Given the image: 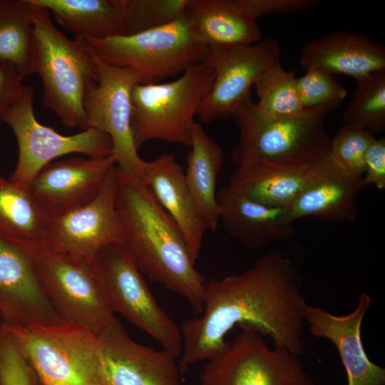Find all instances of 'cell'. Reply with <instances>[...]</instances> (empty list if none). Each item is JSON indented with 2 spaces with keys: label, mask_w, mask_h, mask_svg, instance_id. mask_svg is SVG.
Returning <instances> with one entry per match:
<instances>
[{
  "label": "cell",
  "mask_w": 385,
  "mask_h": 385,
  "mask_svg": "<svg viewBox=\"0 0 385 385\" xmlns=\"http://www.w3.org/2000/svg\"><path fill=\"white\" fill-rule=\"evenodd\" d=\"M31 1V0H30ZM33 73L43 83L42 105L67 128L86 127L84 97L96 68L84 41L71 40L53 24L49 11L34 4Z\"/></svg>",
  "instance_id": "3"
},
{
  "label": "cell",
  "mask_w": 385,
  "mask_h": 385,
  "mask_svg": "<svg viewBox=\"0 0 385 385\" xmlns=\"http://www.w3.org/2000/svg\"><path fill=\"white\" fill-rule=\"evenodd\" d=\"M366 186L363 176L345 170L328 153L316 160L308 182L289 209L295 220L312 217L326 222L354 221L358 197Z\"/></svg>",
  "instance_id": "18"
},
{
  "label": "cell",
  "mask_w": 385,
  "mask_h": 385,
  "mask_svg": "<svg viewBox=\"0 0 385 385\" xmlns=\"http://www.w3.org/2000/svg\"><path fill=\"white\" fill-rule=\"evenodd\" d=\"M96 335L102 385H180L176 356L135 342L116 317Z\"/></svg>",
  "instance_id": "15"
},
{
  "label": "cell",
  "mask_w": 385,
  "mask_h": 385,
  "mask_svg": "<svg viewBox=\"0 0 385 385\" xmlns=\"http://www.w3.org/2000/svg\"><path fill=\"white\" fill-rule=\"evenodd\" d=\"M34 88L24 86L16 101L0 116L13 130L18 144V160L11 180L29 188L41 168L56 158L71 153L95 158L112 155V140L101 130L88 128L64 135L41 124L34 115Z\"/></svg>",
  "instance_id": "8"
},
{
  "label": "cell",
  "mask_w": 385,
  "mask_h": 385,
  "mask_svg": "<svg viewBox=\"0 0 385 385\" xmlns=\"http://www.w3.org/2000/svg\"><path fill=\"white\" fill-rule=\"evenodd\" d=\"M46 8L76 37L99 40L127 35L125 0H31Z\"/></svg>",
  "instance_id": "26"
},
{
  "label": "cell",
  "mask_w": 385,
  "mask_h": 385,
  "mask_svg": "<svg viewBox=\"0 0 385 385\" xmlns=\"http://www.w3.org/2000/svg\"><path fill=\"white\" fill-rule=\"evenodd\" d=\"M241 7L252 18L271 14H284L307 9L318 0H237Z\"/></svg>",
  "instance_id": "34"
},
{
  "label": "cell",
  "mask_w": 385,
  "mask_h": 385,
  "mask_svg": "<svg viewBox=\"0 0 385 385\" xmlns=\"http://www.w3.org/2000/svg\"><path fill=\"white\" fill-rule=\"evenodd\" d=\"M35 256L44 291L64 321L82 325L96 334L116 317L91 262L51 252L41 244L36 245Z\"/></svg>",
  "instance_id": "11"
},
{
  "label": "cell",
  "mask_w": 385,
  "mask_h": 385,
  "mask_svg": "<svg viewBox=\"0 0 385 385\" xmlns=\"http://www.w3.org/2000/svg\"><path fill=\"white\" fill-rule=\"evenodd\" d=\"M141 180L178 226L196 262L207 229L195 207L183 167L173 154H162L144 161Z\"/></svg>",
  "instance_id": "22"
},
{
  "label": "cell",
  "mask_w": 385,
  "mask_h": 385,
  "mask_svg": "<svg viewBox=\"0 0 385 385\" xmlns=\"http://www.w3.org/2000/svg\"><path fill=\"white\" fill-rule=\"evenodd\" d=\"M117 165L106 175L96 196L87 204L51 217L41 245L48 250L91 262L112 243H123L124 232L117 209Z\"/></svg>",
  "instance_id": "13"
},
{
  "label": "cell",
  "mask_w": 385,
  "mask_h": 385,
  "mask_svg": "<svg viewBox=\"0 0 385 385\" xmlns=\"http://www.w3.org/2000/svg\"><path fill=\"white\" fill-rule=\"evenodd\" d=\"M232 115L240 130L237 146L232 153L237 163L257 160L306 164L329 152L331 139L322 111L304 110L293 116L272 117L258 109L250 94Z\"/></svg>",
  "instance_id": "4"
},
{
  "label": "cell",
  "mask_w": 385,
  "mask_h": 385,
  "mask_svg": "<svg viewBox=\"0 0 385 385\" xmlns=\"http://www.w3.org/2000/svg\"><path fill=\"white\" fill-rule=\"evenodd\" d=\"M222 222L227 233L251 249L289 240L296 221L289 208L270 207L226 186L216 194Z\"/></svg>",
  "instance_id": "20"
},
{
  "label": "cell",
  "mask_w": 385,
  "mask_h": 385,
  "mask_svg": "<svg viewBox=\"0 0 385 385\" xmlns=\"http://www.w3.org/2000/svg\"><path fill=\"white\" fill-rule=\"evenodd\" d=\"M279 43L274 38L223 52L212 53L215 75L197 115L205 123L232 114L261 74L279 60Z\"/></svg>",
  "instance_id": "16"
},
{
  "label": "cell",
  "mask_w": 385,
  "mask_h": 385,
  "mask_svg": "<svg viewBox=\"0 0 385 385\" xmlns=\"http://www.w3.org/2000/svg\"><path fill=\"white\" fill-rule=\"evenodd\" d=\"M187 16L200 41L212 53L261 41L256 19L237 0H192Z\"/></svg>",
  "instance_id": "23"
},
{
  "label": "cell",
  "mask_w": 385,
  "mask_h": 385,
  "mask_svg": "<svg viewBox=\"0 0 385 385\" xmlns=\"http://www.w3.org/2000/svg\"><path fill=\"white\" fill-rule=\"evenodd\" d=\"M190 148L186 156V184L201 221L207 230L214 231L221 212L216 186L223 163V151L197 122L192 126Z\"/></svg>",
  "instance_id": "25"
},
{
  "label": "cell",
  "mask_w": 385,
  "mask_h": 385,
  "mask_svg": "<svg viewBox=\"0 0 385 385\" xmlns=\"http://www.w3.org/2000/svg\"><path fill=\"white\" fill-rule=\"evenodd\" d=\"M307 306L291 259L279 251L267 252L240 273L210 279L200 316L180 327V373L221 355L229 344L225 337L236 325L251 326L274 346L300 356Z\"/></svg>",
  "instance_id": "1"
},
{
  "label": "cell",
  "mask_w": 385,
  "mask_h": 385,
  "mask_svg": "<svg viewBox=\"0 0 385 385\" xmlns=\"http://www.w3.org/2000/svg\"><path fill=\"white\" fill-rule=\"evenodd\" d=\"M200 385V384H199Z\"/></svg>",
  "instance_id": "38"
},
{
  "label": "cell",
  "mask_w": 385,
  "mask_h": 385,
  "mask_svg": "<svg viewBox=\"0 0 385 385\" xmlns=\"http://www.w3.org/2000/svg\"><path fill=\"white\" fill-rule=\"evenodd\" d=\"M375 139L368 130L342 125L330 140L329 153L345 170L363 176L364 156Z\"/></svg>",
  "instance_id": "33"
},
{
  "label": "cell",
  "mask_w": 385,
  "mask_h": 385,
  "mask_svg": "<svg viewBox=\"0 0 385 385\" xmlns=\"http://www.w3.org/2000/svg\"><path fill=\"white\" fill-rule=\"evenodd\" d=\"M42 385V384H41Z\"/></svg>",
  "instance_id": "37"
},
{
  "label": "cell",
  "mask_w": 385,
  "mask_h": 385,
  "mask_svg": "<svg viewBox=\"0 0 385 385\" xmlns=\"http://www.w3.org/2000/svg\"><path fill=\"white\" fill-rule=\"evenodd\" d=\"M115 165L112 155L51 162L36 175L29 188L51 217L58 216L92 200Z\"/></svg>",
  "instance_id": "17"
},
{
  "label": "cell",
  "mask_w": 385,
  "mask_h": 385,
  "mask_svg": "<svg viewBox=\"0 0 385 385\" xmlns=\"http://www.w3.org/2000/svg\"><path fill=\"white\" fill-rule=\"evenodd\" d=\"M315 162H240L232 175L229 186L257 203L270 207L289 208L308 182Z\"/></svg>",
  "instance_id": "24"
},
{
  "label": "cell",
  "mask_w": 385,
  "mask_h": 385,
  "mask_svg": "<svg viewBox=\"0 0 385 385\" xmlns=\"http://www.w3.org/2000/svg\"><path fill=\"white\" fill-rule=\"evenodd\" d=\"M299 63L304 71L319 68L356 81L385 70V48L366 34L334 31L307 43Z\"/></svg>",
  "instance_id": "21"
},
{
  "label": "cell",
  "mask_w": 385,
  "mask_h": 385,
  "mask_svg": "<svg viewBox=\"0 0 385 385\" xmlns=\"http://www.w3.org/2000/svg\"><path fill=\"white\" fill-rule=\"evenodd\" d=\"M363 178L368 186L385 188V139H375L367 149L364 159Z\"/></svg>",
  "instance_id": "35"
},
{
  "label": "cell",
  "mask_w": 385,
  "mask_h": 385,
  "mask_svg": "<svg viewBox=\"0 0 385 385\" xmlns=\"http://www.w3.org/2000/svg\"><path fill=\"white\" fill-rule=\"evenodd\" d=\"M215 75L212 53L173 81L137 83L131 92V128L138 150L160 140L190 147L193 118Z\"/></svg>",
  "instance_id": "5"
},
{
  "label": "cell",
  "mask_w": 385,
  "mask_h": 385,
  "mask_svg": "<svg viewBox=\"0 0 385 385\" xmlns=\"http://www.w3.org/2000/svg\"><path fill=\"white\" fill-rule=\"evenodd\" d=\"M371 305V297L361 292L356 308L344 316L308 306L304 314L312 335L331 341L344 367L347 385H384L385 369L372 362L362 344L361 328Z\"/></svg>",
  "instance_id": "19"
},
{
  "label": "cell",
  "mask_w": 385,
  "mask_h": 385,
  "mask_svg": "<svg viewBox=\"0 0 385 385\" xmlns=\"http://www.w3.org/2000/svg\"><path fill=\"white\" fill-rule=\"evenodd\" d=\"M90 51L96 73L84 97L86 129L93 128L108 134L117 166L140 180L145 160L138 155L131 128V92L140 83L138 75L130 68L106 63Z\"/></svg>",
  "instance_id": "12"
},
{
  "label": "cell",
  "mask_w": 385,
  "mask_h": 385,
  "mask_svg": "<svg viewBox=\"0 0 385 385\" xmlns=\"http://www.w3.org/2000/svg\"><path fill=\"white\" fill-rule=\"evenodd\" d=\"M220 356L206 361L200 385H317L299 356L287 349L270 348L249 325Z\"/></svg>",
  "instance_id": "10"
},
{
  "label": "cell",
  "mask_w": 385,
  "mask_h": 385,
  "mask_svg": "<svg viewBox=\"0 0 385 385\" xmlns=\"http://www.w3.org/2000/svg\"><path fill=\"white\" fill-rule=\"evenodd\" d=\"M192 0H125L127 35L157 28L184 16Z\"/></svg>",
  "instance_id": "31"
},
{
  "label": "cell",
  "mask_w": 385,
  "mask_h": 385,
  "mask_svg": "<svg viewBox=\"0 0 385 385\" xmlns=\"http://www.w3.org/2000/svg\"><path fill=\"white\" fill-rule=\"evenodd\" d=\"M343 125L379 133L385 128V70L356 80Z\"/></svg>",
  "instance_id": "29"
},
{
  "label": "cell",
  "mask_w": 385,
  "mask_h": 385,
  "mask_svg": "<svg viewBox=\"0 0 385 385\" xmlns=\"http://www.w3.org/2000/svg\"><path fill=\"white\" fill-rule=\"evenodd\" d=\"M37 244L0 233V317L21 329L65 322L41 282L36 264Z\"/></svg>",
  "instance_id": "14"
},
{
  "label": "cell",
  "mask_w": 385,
  "mask_h": 385,
  "mask_svg": "<svg viewBox=\"0 0 385 385\" xmlns=\"http://www.w3.org/2000/svg\"><path fill=\"white\" fill-rule=\"evenodd\" d=\"M91 263L112 312L179 356L183 349L180 328L158 305L125 245H106Z\"/></svg>",
  "instance_id": "7"
},
{
  "label": "cell",
  "mask_w": 385,
  "mask_h": 385,
  "mask_svg": "<svg viewBox=\"0 0 385 385\" xmlns=\"http://www.w3.org/2000/svg\"><path fill=\"white\" fill-rule=\"evenodd\" d=\"M258 96L257 107L276 118L298 115L303 111L296 86V76L287 71L280 61L272 63L255 83Z\"/></svg>",
  "instance_id": "30"
},
{
  "label": "cell",
  "mask_w": 385,
  "mask_h": 385,
  "mask_svg": "<svg viewBox=\"0 0 385 385\" xmlns=\"http://www.w3.org/2000/svg\"><path fill=\"white\" fill-rule=\"evenodd\" d=\"M83 41L106 63L135 71L140 83H155L183 73L211 53L197 36L187 14L168 24L136 34Z\"/></svg>",
  "instance_id": "6"
},
{
  "label": "cell",
  "mask_w": 385,
  "mask_h": 385,
  "mask_svg": "<svg viewBox=\"0 0 385 385\" xmlns=\"http://www.w3.org/2000/svg\"><path fill=\"white\" fill-rule=\"evenodd\" d=\"M26 356L42 385H102L97 335L76 323L22 329Z\"/></svg>",
  "instance_id": "9"
},
{
  "label": "cell",
  "mask_w": 385,
  "mask_h": 385,
  "mask_svg": "<svg viewBox=\"0 0 385 385\" xmlns=\"http://www.w3.org/2000/svg\"><path fill=\"white\" fill-rule=\"evenodd\" d=\"M33 8L30 0H0V58L16 66L22 78L33 73Z\"/></svg>",
  "instance_id": "28"
},
{
  "label": "cell",
  "mask_w": 385,
  "mask_h": 385,
  "mask_svg": "<svg viewBox=\"0 0 385 385\" xmlns=\"http://www.w3.org/2000/svg\"><path fill=\"white\" fill-rule=\"evenodd\" d=\"M18 68L0 58V116L18 99L24 86Z\"/></svg>",
  "instance_id": "36"
},
{
  "label": "cell",
  "mask_w": 385,
  "mask_h": 385,
  "mask_svg": "<svg viewBox=\"0 0 385 385\" xmlns=\"http://www.w3.org/2000/svg\"><path fill=\"white\" fill-rule=\"evenodd\" d=\"M296 86L304 110L327 114L339 106L346 96L345 88L334 75L319 68H310L296 77Z\"/></svg>",
  "instance_id": "32"
},
{
  "label": "cell",
  "mask_w": 385,
  "mask_h": 385,
  "mask_svg": "<svg viewBox=\"0 0 385 385\" xmlns=\"http://www.w3.org/2000/svg\"><path fill=\"white\" fill-rule=\"evenodd\" d=\"M117 209L124 242L141 273L203 309L205 277L195 266L180 230L139 178L117 166Z\"/></svg>",
  "instance_id": "2"
},
{
  "label": "cell",
  "mask_w": 385,
  "mask_h": 385,
  "mask_svg": "<svg viewBox=\"0 0 385 385\" xmlns=\"http://www.w3.org/2000/svg\"><path fill=\"white\" fill-rule=\"evenodd\" d=\"M51 217L24 187L0 175V233L41 244Z\"/></svg>",
  "instance_id": "27"
}]
</instances>
